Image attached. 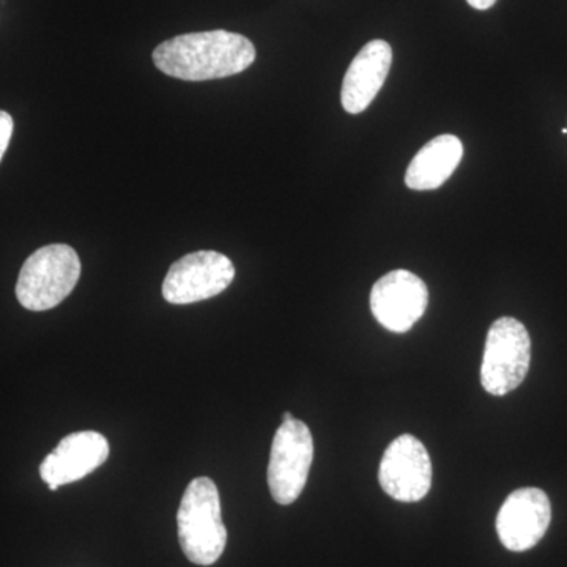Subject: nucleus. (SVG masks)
Listing matches in <instances>:
<instances>
[{
    "instance_id": "f257e3e1",
    "label": "nucleus",
    "mask_w": 567,
    "mask_h": 567,
    "mask_svg": "<svg viewBox=\"0 0 567 567\" xmlns=\"http://www.w3.org/2000/svg\"><path fill=\"white\" fill-rule=\"evenodd\" d=\"M254 61L251 41L227 31L185 33L153 51L156 69L183 81L223 80L248 70Z\"/></svg>"
},
{
    "instance_id": "f03ea898",
    "label": "nucleus",
    "mask_w": 567,
    "mask_h": 567,
    "mask_svg": "<svg viewBox=\"0 0 567 567\" xmlns=\"http://www.w3.org/2000/svg\"><path fill=\"white\" fill-rule=\"evenodd\" d=\"M178 540L194 565L212 566L226 550L227 529L221 498L210 477H196L186 487L177 513Z\"/></svg>"
},
{
    "instance_id": "7ed1b4c3",
    "label": "nucleus",
    "mask_w": 567,
    "mask_h": 567,
    "mask_svg": "<svg viewBox=\"0 0 567 567\" xmlns=\"http://www.w3.org/2000/svg\"><path fill=\"white\" fill-rule=\"evenodd\" d=\"M81 276V260L69 245H48L25 260L17 282V298L29 311H48L65 300Z\"/></svg>"
},
{
    "instance_id": "20e7f679",
    "label": "nucleus",
    "mask_w": 567,
    "mask_h": 567,
    "mask_svg": "<svg viewBox=\"0 0 567 567\" xmlns=\"http://www.w3.org/2000/svg\"><path fill=\"white\" fill-rule=\"evenodd\" d=\"M532 363V339L514 317H502L488 328L481 383L492 395H505L524 383Z\"/></svg>"
},
{
    "instance_id": "39448f33",
    "label": "nucleus",
    "mask_w": 567,
    "mask_h": 567,
    "mask_svg": "<svg viewBox=\"0 0 567 567\" xmlns=\"http://www.w3.org/2000/svg\"><path fill=\"white\" fill-rule=\"evenodd\" d=\"M315 461V440L303 421L282 423L268 462V487L278 505L289 506L305 491Z\"/></svg>"
},
{
    "instance_id": "423d86ee",
    "label": "nucleus",
    "mask_w": 567,
    "mask_h": 567,
    "mask_svg": "<svg viewBox=\"0 0 567 567\" xmlns=\"http://www.w3.org/2000/svg\"><path fill=\"white\" fill-rule=\"evenodd\" d=\"M235 267L216 251L186 254L171 265L163 282V297L171 305H193L223 293L233 284Z\"/></svg>"
},
{
    "instance_id": "0eeeda50",
    "label": "nucleus",
    "mask_w": 567,
    "mask_h": 567,
    "mask_svg": "<svg viewBox=\"0 0 567 567\" xmlns=\"http://www.w3.org/2000/svg\"><path fill=\"white\" fill-rule=\"evenodd\" d=\"M380 486L402 503L421 502L432 487V462L416 436H398L380 462Z\"/></svg>"
},
{
    "instance_id": "6e6552de",
    "label": "nucleus",
    "mask_w": 567,
    "mask_h": 567,
    "mask_svg": "<svg viewBox=\"0 0 567 567\" xmlns=\"http://www.w3.org/2000/svg\"><path fill=\"white\" fill-rule=\"evenodd\" d=\"M429 289L412 271L394 270L380 278L371 292V309L377 322L393 333H406L424 316Z\"/></svg>"
},
{
    "instance_id": "1a4fd4ad",
    "label": "nucleus",
    "mask_w": 567,
    "mask_h": 567,
    "mask_svg": "<svg viewBox=\"0 0 567 567\" xmlns=\"http://www.w3.org/2000/svg\"><path fill=\"white\" fill-rule=\"evenodd\" d=\"M550 520L551 505L546 492L517 488L499 507L496 533L507 550L527 551L546 536Z\"/></svg>"
},
{
    "instance_id": "9d476101",
    "label": "nucleus",
    "mask_w": 567,
    "mask_h": 567,
    "mask_svg": "<svg viewBox=\"0 0 567 567\" xmlns=\"http://www.w3.org/2000/svg\"><path fill=\"white\" fill-rule=\"evenodd\" d=\"M106 436L95 431L74 432L61 440L55 450L41 462L40 476L50 491L76 483L91 475L110 457Z\"/></svg>"
},
{
    "instance_id": "9b49d317",
    "label": "nucleus",
    "mask_w": 567,
    "mask_h": 567,
    "mask_svg": "<svg viewBox=\"0 0 567 567\" xmlns=\"http://www.w3.org/2000/svg\"><path fill=\"white\" fill-rule=\"evenodd\" d=\"M393 65V50L385 40L369 41L347 70L342 82V106L349 114H361L382 91Z\"/></svg>"
},
{
    "instance_id": "f8f14e48",
    "label": "nucleus",
    "mask_w": 567,
    "mask_h": 567,
    "mask_svg": "<svg viewBox=\"0 0 567 567\" xmlns=\"http://www.w3.org/2000/svg\"><path fill=\"white\" fill-rule=\"evenodd\" d=\"M464 156V145L453 134H442L416 153L405 174V185L415 192H431L445 185Z\"/></svg>"
},
{
    "instance_id": "ddd939ff",
    "label": "nucleus",
    "mask_w": 567,
    "mask_h": 567,
    "mask_svg": "<svg viewBox=\"0 0 567 567\" xmlns=\"http://www.w3.org/2000/svg\"><path fill=\"white\" fill-rule=\"evenodd\" d=\"M11 134H13V118L9 112L0 111V162L9 148Z\"/></svg>"
},
{
    "instance_id": "4468645a",
    "label": "nucleus",
    "mask_w": 567,
    "mask_h": 567,
    "mask_svg": "<svg viewBox=\"0 0 567 567\" xmlns=\"http://www.w3.org/2000/svg\"><path fill=\"white\" fill-rule=\"evenodd\" d=\"M473 9L476 10H488L495 6L496 0H466Z\"/></svg>"
},
{
    "instance_id": "2eb2a0df",
    "label": "nucleus",
    "mask_w": 567,
    "mask_h": 567,
    "mask_svg": "<svg viewBox=\"0 0 567 567\" xmlns=\"http://www.w3.org/2000/svg\"><path fill=\"white\" fill-rule=\"evenodd\" d=\"M292 420H295L292 413H290V412L284 413V415H282V423H287V421H292Z\"/></svg>"
},
{
    "instance_id": "dca6fc26",
    "label": "nucleus",
    "mask_w": 567,
    "mask_h": 567,
    "mask_svg": "<svg viewBox=\"0 0 567 567\" xmlns=\"http://www.w3.org/2000/svg\"><path fill=\"white\" fill-rule=\"evenodd\" d=\"M563 134H567V128H563Z\"/></svg>"
}]
</instances>
